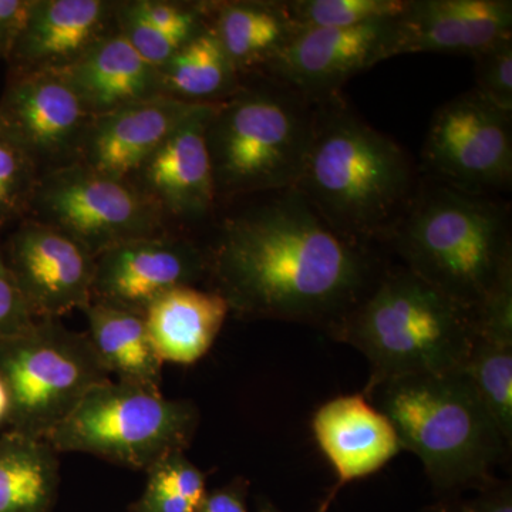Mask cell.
I'll return each mask as SVG.
<instances>
[{"label": "cell", "instance_id": "1", "mask_svg": "<svg viewBox=\"0 0 512 512\" xmlns=\"http://www.w3.org/2000/svg\"><path fill=\"white\" fill-rule=\"evenodd\" d=\"M211 291L241 319L302 323L328 333L389 266L372 245L330 228L296 190L225 218L207 249Z\"/></svg>", "mask_w": 512, "mask_h": 512}, {"label": "cell", "instance_id": "2", "mask_svg": "<svg viewBox=\"0 0 512 512\" xmlns=\"http://www.w3.org/2000/svg\"><path fill=\"white\" fill-rule=\"evenodd\" d=\"M412 158L349 106L316 103L315 130L296 184L330 228L362 244H386L419 190Z\"/></svg>", "mask_w": 512, "mask_h": 512}, {"label": "cell", "instance_id": "3", "mask_svg": "<svg viewBox=\"0 0 512 512\" xmlns=\"http://www.w3.org/2000/svg\"><path fill=\"white\" fill-rule=\"evenodd\" d=\"M384 245L404 268L474 315L512 284L511 208L491 195L420 183Z\"/></svg>", "mask_w": 512, "mask_h": 512}, {"label": "cell", "instance_id": "4", "mask_svg": "<svg viewBox=\"0 0 512 512\" xmlns=\"http://www.w3.org/2000/svg\"><path fill=\"white\" fill-rule=\"evenodd\" d=\"M362 394L420 458L437 501L483 487L511 451L464 370L397 377Z\"/></svg>", "mask_w": 512, "mask_h": 512}, {"label": "cell", "instance_id": "5", "mask_svg": "<svg viewBox=\"0 0 512 512\" xmlns=\"http://www.w3.org/2000/svg\"><path fill=\"white\" fill-rule=\"evenodd\" d=\"M476 315L402 265L387 266L372 291L329 330L370 365L365 392L387 380L463 370Z\"/></svg>", "mask_w": 512, "mask_h": 512}, {"label": "cell", "instance_id": "6", "mask_svg": "<svg viewBox=\"0 0 512 512\" xmlns=\"http://www.w3.org/2000/svg\"><path fill=\"white\" fill-rule=\"evenodd\" d=\"M315 119L316 103L271 76L215 104L207 147L218 198L295 188Z\"/></svg>", "mask_w": 512, "mask_h": 512}, {"label": "cell", "instance_id": "7", "mask_svg": "<svg viewBox=\"0 0 512 512\" xmlns=\"http://www.w3.org/2000/svg\"><path fill=\"white\" fill-rule=\"evenodd\" d=\"M200 410L161 390L109 380L94 387L46 437L57 453L90 454L146 473L158 460L191 446Z\"/></svg>", "mask_w": 512, "mask_h": 512}, {"label": "cell", "instance_id": "8", "mask_svg": "<svg viewBox=\"0 0 512 512\" xmlns=\"http://www.w3.org/2000/svg\"><path fill=\"white\" fill-rule=\"evenodd\" d=\"M0 377L9 392V430L45 440L94 387L111 380L87 333L60 319H36L0 340Z\"/></svg>", "mask_w": 512, "mask_h": 512}, {"label": "cell", "instance_id": "9", "mask_svg": "<svg viewBox=\"0 0 512 512\" xmlns=\"http://www.w3.org/2000/svg\"><path fill=\"white\" fill-rule=\"evenodd\" d=\"M29 217L60 229L96 258L121 242L163 234L165 215L130 181L74 163L40 175Z\"/></svg>", "mask_w": 512, "mask_h": 512}, {"label": "cell", "instance_id": "10", "mask_svg": "<svg viewBox=\"0 0 512 512\" xmlns=\"http://www.w3.org/2000/svg\"><path fill=\"white\" fill-rule=\"evenodd\" d=\"M512 114L474 90L447 101L431 119L423 147L434 180L473 194L510 190Z\"/></svg>", "mask_w": 512, "mask_h": 512}, {"label": "cell", "instance_id": "11", "mask_svg": "<svg viewBox=\"0 0 512 512\" xmlns=\"http://www.w3.org/2000/svg\"><path fill=\"white\" fill-rule=\"evenodd\" d=\"M3 255L33 318L60 319L92 303L96 258L60 229L26 218Z\"/></svg>", "mask_w": 512, "mask_h": 512}, {"label": "cell", "instance_id": "12", "mask_svg": "<svg viewBox=\"0 0 512 512\" xmlns=\"http://www.w3.org/2000/svg\"><path fill=\"white\" fill-rule=\"evenodd\" d=\"M0 119L35 161L40 175L79 163L93 117L60 73H9Z\"/></svg>", "mask_w": 512, "mask_h": 512}, {"label": "cell", "instance_id": "13", "mask_svg": "<svg viewBox=\"0 0 512 512\" xmlns=\"http://www.w3.org/2000/svg\"><path fill=\"white\" fill-rule=\"evenodd\" d=\"M208 276L207 249L190 239L153 235L121 242L96 256L92 302L143 315L164 293Z\"/></svg>", "mask_w": 512, "mask_h": 512}, {"label": "cell", "instance_id": "14", "mask_svg": "<svg viewBox=\"0 0 512 512\" xmlns=\"http://www.w3.org/2000/svg\"><path fill=\"white\" fill-rule=\"evenodd\" d=\"M396 19L349 29L301 30L261 73L313 103L333 99L353 76L392 59Z\"/></svg>", "mask_w": 512, "mask_h": 512}, {"label": "cell", "instance_id": "15", "mask_svg": "<svg viewBox=\"0 0 512 512\" xmlns=\"http://www.w3.org/2000/svg\"><path fill=\"white\" fill-rule=\"evenodd\" d=\"M214 107L200 104L131 177L165 217L200 221L214 211L218 195L207 147Z\"/></svg>", "mask_w": 512, "mask_h": 512}, {"label": "cell", "instance_id": "16", "mask_svg": "<svg viewBox=\"0 0 512 512\" xmlns=\"http://www.w3.org/2000/svg\"><path fill=\"white\" fill-rule=\"evenodd\" d=\"M117 2L32 0L10 49L9 73L63 72L104 37L117 32Z\"/></svg>", "mask_w": 512, "mask_h": 512}, {"label": "cell", "instance_id": "17", "mask_svg": "<svg viewBox=\"0 0 512 512\" xmlns=\"http://www.w3.org/2000/svg\"><path fill=\"white\" fill-rule=\"evenodd\" d=\"M511 36L510 0H410L394 25L392 57L446 53L474 59Z\"/></svg>", "mask_w": 512, "mask_h": 512}, {"label": "cell", "instance_id": "18", "mask_svg": "<svg viewBox=\"0 0 512 512\" xmlns=\"http://www.w3.org/2000/svg\"><path fill=\"white\" fill-rule=\"evenodd\" d=\"M312 431L338 477L318 512L328 511L343 485L372 476L402 451L392 423L362 393L322 404Z\"/></svg>", "mask_w": 512, "mask_h": 512}, {"label": "cell", "instance_id": "19", "mask_svg": "<svg viewBox=\"0 0 512 512\" xmlns=\"http://www.w3.org/2000/svg\"><path fill=\"white\" fill-rule=\"evenodd\" d=\"M200 104L160 96L93 117L79 163L130 181Z\"/></svg>", "mask_w": 512, "mask_h": 512}, {"label": "cell", "instance_id": "20", "mask_svg": "<svg viewBox=\"0 0 512 512\" xmlns=\"http://www.w3.org/2000/svg\"><path fill=\"white\" fill-rule=\"evenodd\" d=\"M92 117L164 96L160 70L119 32L104 37L69 69L59 72Z\"/></svg>", "mask_w": 512, "mask_h": 512}, {"label": "cell", "instance_id": "21", "mask_svg": "<svg viewBox=\"0 0 512 512\" xmlns=\"http://www.w3.org/2000/svg\"><path fill=\"white\" fill-rule=\"evenodd\" d=\"M229 313L220 293L181 286L156 299L143 316L161 362L188 366L210 352Z\"/></svg>", "mask_w": 512, "mask_h": 512}, {"label": "cell", "instance_id": "22", "mask_svg": "<svg viewBox=\"0 0 512 512\" xmlns=\"http://www.w3.org/2000/svg\"><path fill=\"white\" fill-rule=\"evenodd\" d=\"M205 10L241 77L262 72L298 33L285 2H205Z\"/></svg>", "mask_w": 512, "mask_h": 512}, {"label": "cell", "instance_id": "23", "mask_svg": "<svg viewBox=\"0 0 512 512\" xmlns=\"http://www.w3.org/2000/svg\"><path fill=\"white\" fill-rule=\"evenodd\" d=\"M84 315L87 336L101 365L117 382L161 390L163 366L141 313L92 302Z\"/></svg>", "mask_w": 512, "mask_h": 512}, {"label": "cell", "instance_id": "24", "mask_svg": "<svg viewBox=\"0 0 512 512\" xmlns=\"http://www.w3.org/2000/svg\"><path fill=\"white\" fill-rule=\"evenodd\" d=\"M59 453L45 439L8 430L0 436V512H53Z\"/></svg>", "mask_w": 512, "mask_h": 512}, {"label": "cell", "instance_id": "25", "mask_svg": "<svg viewBox=\"0 0 512 512\" xmlns=\"http://www.w3.org/2000/svg\"><path fill=\"white\" fill-rule=\"evenodd\" d=\"M160 74L164 96L195 104L221 103L242 84L210 23L171 57Z\"/></svg>", "mask_w": 512, "mask_h": 512}, {"label": "cell", "instance_id": "26", "mask_svg": "<svg viewBox=\"0 0 512 512\" xmlns=\"http://www.w3.org/2000/svg\"><path fill=\"white\" fill-rule=\"evenodd\" d=\"M464 373L512 446V339L476 333Z\"/></svg>", "mask_w": 512, "mask_h": 512}, {"label": "cell", "instance_id": "27", "mask_svg": "<svg viewBox=\"0 0 512 512\" xmlns=\"http://www.w3.org/2000/svg\"><path fill=\"white\" fill-rule=\"evenodd\" d=\"M146 474V487L130 512H195L208 491L207 477L185 451L167 454Z\"/></svg>", "mask_w": 512, "mask_h": 512}, {"label": "cell", "instance_id": "28", "mask_svg": "<svg viewBox=\"0 0 512 512\" xmlns=\"http://www.w3.org/2000/svg\"><path fill=\"white\" fill-rule=\"evenodd\" d=\"M410 0H295L285 2L298 32L349 29L399 18Z\"/></svg>", "mask_w": 512, "mask_h": 512}, {"label": "cell", "instance_id": "29", "mask_svg": "<svg viewBox=\"0 0 512 512\" xmlns=\"http://www.w3.org/2000/svg\"><path fill=\"white\" fill-rule=\"evenodd\" d=\"M40 171L0 119V229L29 217Z\"/></svg>", "mask_w": 512, "mask_h": 512}, {"label": "cell", "instance_id": "30", "mask_svg": "<svg viewBox=\"0 0 512 512\" xmlns=\"http://www.w3.org/2000/svg\"><path fill=\"white\" fill-rule=\"evenodd\" d=\"M117 32L154 69L161 70L184 45L165 36L143 15L137 0L117 2Z\"/></svg>", "mask_w": 512, "mask_h": 512}, {"label": "cell", "instance_id": "31", "mask_svg": "<svg viewBox=\"0 0 512 512\" xmlns=\"http://www.w3.org/2000/svg\"><path fill=\"white\" fill-rule=\"evenodd\" d=\"M476 60L474 92L512 114V36L487 47Z\"/></svg>", "mask_w": 512, "mask_h": 512}, {"label": "cell", "instance_id": "32", "mask_svg": "<svg viewBox=\"0 0 512 512\" xmlns=\"http://www.w3.org/2000/svg\"><path fill=\"white\" fill-rule=\"evenodd\" d=\"M138 8L165 36L181 45L190 42L207 26L204 3L165 2V0H137Z\"/></svg>", "mask_w": 512, "mask_h": 512}, {"label": "cell", "instance_id": "33", "mask_svg": "<svg viewBox=\"0 0 512 512\" xmlns=\"http://www.w3.org/2000/svg\"><path fill=\"white\" fill-rule=\"evenodd\" d=\"M473 498H451L437 501L427 508L429 512H512V484L510 480L491 478L474 491Z\"/></svg>", "mask_w": 512, "mask_h": 512}, {"label": "cell", "instance_id": "34", "mask_svg": "<svg viewBox=\"0 0 512 512\" xmlns=\"http://www.w3.org/2000/svg\"><path fill=\"white\" fill-rule=\"evenodd\" d=\"M35 320L6 269L0 275V340L25 332Z\"/></svg>", "mask_w": 512, "mask_h": 512}, {"label": "cell", "instance_id": "35", "mask_svg": "<svg viewBox=\"0 0 512 512\" xmlns=\"http://www.w3.org/2000/svg\"><path fill=\"white\" fill-rule=\"evenodd\" d=\"M249 483L235 478L231 483L207 491L195 512H249Z\"/></svg>", "mask_w": 512, "mask_h": 512}, {"label": "cell", "instance_id": "36", "mask_svg": "<svg viewBox=\"0 0 512 512\" xmlns=\"http://www.w3.org/2000/svg\"><path fill=\"white\" fill-rule=\"evenodd\" d=\"M32 0H0V60H6L25 25Z\"/></svg>", "mask_w": 512, "mask_h": 512}, {"label": "cell", "instance_id": "37", "mask_svg": "<svg viewBox=\"0 0 512 512\" xmlns=\"http://www.w3.org/2000/svg\"><path fill=\"white\" fill-rule=\"evenodd\" d=\"M10 417V399L8 387L0 377V427L8 426Z\"/></svg>", "mask_w": 512, "mask_h": 512}, {"label": "cell", "instance_id": "38", "mask_svg": "<svg viewBox=\"0 0 512 512\" xmlns=\"http://www.w3.org/2000/svg\"><path fill=\"white\" fill-rule=\"evenodd\" d=\"M255 512H282L271 500L265 497H259L256 500Z\"/></svg>", "mask_w": 512, "mask_h": 512}, {"label": "cell", "instance_id": "39", "mask_svg": "<svg viewBox=\"0 0 512 512\" xmlns=\"http://www.w3.org/2000/svg\"><path fill=\"white\" fill-rule=\"evenodd\" d=\"M5 272H6L5 255H3V248L0 247V275L5 274Z\"/></svg>", "mask_w": 512, "mask_h": 512}]
</instances>
